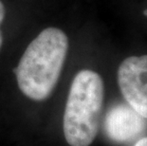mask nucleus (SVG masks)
<instances>
[{"mask_svg":"<svg viewBox=\"0 0 147 146\" xmlns=\"http://www.w3.org/2000/svg\"><path fill=\"white\" fill-rule=\"evenodd\" d=\"M67 50L68 39L63 30H42L28 46L14 70L20 91L33 101L48 99L58 83Z\"/></svg>","mask_w":147,"mask_h":146,"instance_id":"obj_1","label":"nucleus"},{"mask_svg":"<svg viewBox=\"0 0 147 146\" xmlns=\"http://www.w3.org/2000/svg\"><path fill=\"white\" fill-rule=\"evenodd\" d=\"M104 98L105 85L100 74L83 69L75 75L63 120L64 136L70 146H89L94 141Z\"/></svg>","mask_w":147,"mask_h":146,"instance_id":"obj_2","label":"nucleus"},{"mask_svg":"<svg viewBox=\"0 0 147 146\" xmlns=\"http://www.w3.org/2000/svg\"><path fill=\"white\" fill-rule=\"evenodd\" d=\"M118 85L128 105L147 119V55L130 56L121 62Z\"/></svg>","mask_w":147,"mask_h":146,"instance_id":"obj_3","label":"nucleus"},{"mask_svg":"<svg viewBox=\"0 0 147 146\" xmlns=\"http://www.w3.org/2000/svg\"><path fill=\"white\" fill-rule=\"evenodd\" d=\"M144 118L129 105L121 104L112 106L106 114L105 128L107 136L117 142L133 141L144 131Z\"/></svg>","mask_w":147,"mask_h":146,"instance_id":"obj_4","label":"nucleus"},{"mask_svg":"<svg viewBox=\"0 0 147 146\" xmlns=\"http://www.w3.org/2000/svg\"><path fill=\"white\" fill-rule=\"evenodd\" d=\"M4 17H5V7L3 5V3L0 1V26H1L3 20H4ZM2 44H3V36H2L1 30H0V50H1Z\"/></svg>","mask_w":147,"mask_h":146,"instance_id":"obj_5","label":"nucleus"},{"mask_svg":"<svg viewBox=\"0 0 147 146\" xmlns=\"http://www.w3.org/2000/svg\"><path fill=\"white\" fill-rule=\"evenodd\" d=\"M135 146H147V138L140 139V141L136 143Z\"/></svg>","mask_w":147,"mask_h":146,"instance_id":"obj_6","label":"nucleus"},{"mask_svg":"<svg viewBox=\"0 0 147 146\" xmlns=\"http://www.w3.org/2000/svg\"><path fill=\"white\" fill-rule=\"evenodd\" d=\"M143 13H144L145 16H147V10H146V11H144V12H143Z\"/></svg>","mask_w":147,"mask_h":146,"instance_id":"obj_7","label":"nucleus"}]
</instances>
